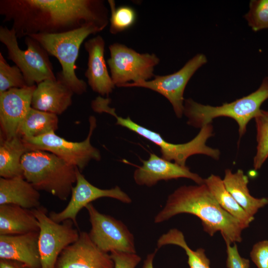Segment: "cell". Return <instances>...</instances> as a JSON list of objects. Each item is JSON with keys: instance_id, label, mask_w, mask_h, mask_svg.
I'll return each mask as SVG.
<instances>
[{"instance_id": "10", "label": "cell", "mask_w": 268, "mask_h": 268, "mask_svg": "<svg viewBox=\"0 0 268 268\" xmlns=\"http://www.w3.org/2000/svg\"><path fill=\"white\" fill-rule=\"evenodd\" d=\"M39 224V251L41 268H55L62 252L78 238L80 232L73 222L67 219L61 223L52 220L46 207L31 209Z\"/></svg>"}, {"instance_id": "8", "label": "cell", "mask_w": 268, "mask_h": 268, "mask_svg": "<svg viewBox=\"0 0 268 268\" xmlns=\"http://www.w3.org/2000/svg\"><path fill=\"white\" fill-rule=\"evenodd\" d=\"M89 123L87 136L80 142L68 141L57 135L55 132L21 139L28 151L39 150L51 152L81 171L92 160L100 161L101 158L99 150L91 144L90 141L97 126L94 116L89 117Z\"/></svg>"}, {"instance_id": "25", "label": "cell", "mask_w": 268, "mask_h": 268, "mask_svg": "<svg viewBox=\"0 0 268 268\" xmlns=\"http://www.w3.org/2000/svg\"><path fill=\"white\" fill-rule=\"evenodd\" d=\"M58 124V115L31 107L19 126L17 135L21 138L42 136L55 132Z\"/></svg>"}, {"instance_id": "27", "label": "cell", "mask_w": 268, "mask_h": 268, "mask_svg": "<svg viewBox=\"0 0 268 268\" xmlns=\"http://www.w3.org/2000/svg\"><path fill=\"white\" fill-rule=\"evenodd\" d=\"M111 15L109 32L117 34L132 27L136 22L137 15L134 8L128 5L116 7L115 0H108Z\"/></svg>"}, {"instance_id": "13", "label": "cell", "mask_w": 268, "mask_h": 268, "mask_svg": "<svg viewBox=\"0 0 268 268\" xmlns=\"http://www.w3.org/2000/svg\"><path fill=\"white\" fill-rule=\"evenodd\" d=\"M106 197L125 203L132 202L131 198L119 186L110 189H100L89 182L78 169L75 185L72 189L70 199L67 205L60 212L51 211L49 215L58 223L67 219L71 220L75 226L78 227L76 217L79 212L93 201Z\"/></svg>"}, {"instance_id": "26", "label": "cell", "mask_w": 268, "mask_h": 268, "mask_svg": "<svg viewBox=\"0 0 268 268\" xmlns=\"http://www.w3.org/2000/svg\"><path fill=\"white\" fill-rule=\"evenodd\" d=\"M167 245H175L182 248L188 256L190 268H211L210 261L205 254V250L199 248L195 251L188 245L182 232L176 228L170 229L157 240V246L160 248Z\"/></svg>"}, {"instance_id": "1", "label": "cell", "mask_w": 268, "mask_h": 268, "mask_svg": "<svg viewBox=\"0 0 268 268\" xmlns=\"http://www.w3.org/2000/svg\"><path fill=\"white\" fill-rule=\"evenodd\" d=\"M3 22H11L18 39L59 34L89 23L104 30L109 23L103 0H0Z\"/></svg>"}, {"instance_id": "18", "label": "cell", "mask_w": 268, "mask_h": 268, "mask_svg": "<svg viewBox=\"0 0 268 268\" xmlns=\"http://www.w3.org/2000/svg\"><path fill=\"white\" fill-rule=\"evenodd\" d=\"M39 232L0 235V259L16 261L29 268H41Z\"/></svg>"}, {"instance_id": "16", "label": "cell", "mask_w": 268, "mask_h": 268, "mask_svg": "<svg viewBox=\"0 0 268 268\" xmlns=\"http://www.w3.org/2000/svg\"><path fill=\"white\" fill-rule=\"evenodd\" d=\"M142 162V165L137 167L134 173V179L138 185L151 187L161 180L181 178L191 179L199 185L204 183V179L192 172L186 166L173 163L154 153H151L148 159Z\"/></svg>"}, {"instance_id": "20", "label": "cell", "mask_w": 268, "mask_h": 268, "mask_svg": "<svg viewBox=\"0 0 268 268\" xmlns=\"http://www.w3.org/2000/svg\"><path fill=\"white\" fill-rule=\"evenodd\" d=\"M39 191L24 177L0 178V205L14 204L32 209L41 206Z\"/></svg>"}, {"instance_id": "30", "label": "cell", "mask_w": 268, "mask_h": 268, "mask_svg": "<svg viewBox=\"0 0 268 268\" xmlns=\"http://www.w3.org/2000/svg\"><path fill=\"white\" fill-rule=\"evenodd\" d=\"M244 17L255 32L268 29V0H251Z\"/></svg>"}, {"instance_id": "6", "label": "cell", "mask_w": 268, "mask_h": 268, "mask_svg": "<svg viewBox=\"0 0 268 268\" xmlns=\"http://www.w3.org/2000/svg\"><path fill=\"white\" fill-rule=\"evenodd\" d=\"M268 99V77H265L259 88L247 96L221 106H212L199 103L191 98L185 99L184 114L187 124L201 128L211 124L213 119L226 117L234 119L239 126L240 138L246 132L249 122L260 111L262 104Z\"/></svg>"}, {"instance_id": "23", "label": "cell", "mask_w": 268, "mask_h": 268, "mask_svg": "<svg viewBox=\"0 0 268 268\" xmlns=\"http://www.w3.org/2000/svg\"><path fill=\"white\" fill-rule=\"evenodd\" d=\"M28 151H29L21 138L19 136L8 139L0 137V177H24L21 159L24 154Z\"/></svg>"}, {"instance_id": "21", "label": "cell", "mask_w": 268, "mask_h": 268, "mask_svg": "<svg viewBox=\"0 0 268 268\" xmlns=\"http://www.w3.org/2000/svg\"><path fill=\"white\" fill-rule=\"evenodd\" d=\"M39 231V222L31 209L14 204L0 205V235Z\"/></svg>"}, {"instance_id": "7", "label": "cell", "mask_w": 268, "mask_h": 268, "mask_svg": "<svg viewBox=\"0 0 268 268\" xmlns=\"http://www.w3.org/2000/svg\"><path fill=\"white\" fill-rule=\"evenodd\" d=\"M15 30L0 26V41L6 48L7 59L21 70L28 86L38 84L48 79L56 80L49 54L36 39L27 36L24 38L27 49L20 48Z\"/></svg>"}, {"instance_id": "15", "label": "cell", "mask_w": 268, "mask_h": 268, "mask_svg": "<svg viewBox=\"0 0 268 268\" xmlns=\"http://www.w3.org/2000/svg\"><path fill=\"white\" fill-rule=\"evenodd\" d=\"M36 86L13 88L0 93L1 137L8 139L18 136L19 126L31 107Z\"/></svg>"}, {"instance_id": "33", "label": "cell", "mask_w": 268, "mask_h": 268, "mask_svg": "<svg viewBox=\"0 0 268 268\" xmlns=\"http://www.w3.org/2000/svg\"><path fill=\"white\" fill-rule=\"evenodd\" d=\"M115 264V268H135L141 261V258L136 253L119 251L110 253Z\"/></svg>"}, {"instance_id": "4", "label": "cell", "mask_w": 268, "mask_h": 268, "mask_svg": "<svg viewBox=\"0 0 268 268\" xmlns=\"http://www.w3.org/2000/svg\"><path fill=\"white\" fill-rule=\"evenodd\" d=\"M23 176L37 190L67 201L76 183L78 168L51 152L31 150L21 159Z\"/></svg>"}, {"instance_id": "17", "label": "cell", "mask_w": 268, "mask_h": 268, "mask_svg": "<svg viewBox=\"0 0 268 268\" xmlns=\"http://www.w3.org/2000/svg\"><path fill=\"white\" fill-rule=\"evenodd\" d=\"M84 47L88 56L87 68L84 73L88 84L93 91L107 97L116 86L104 58L105 40L101 36L97 35L85 41Z\"/></svg>"}, {"instance_id": "19", "label": "cell", "mask_w": 268, "mask_h": 268, "mask_svg": "<svg viewBox=\"0 0 268 268\" xmlns=\"http://www.w3.org/2000/svg\"><path fill=\"white\" fill-rule=\"evenodd\" d=\"M37 85L32 95V108L58 115L71 105L73 92L57 79L46 80Z\"/></svg>"}, {"instance_id": "5", "label": "cell", "mask_w": 268, "mask_h": 268, "mask_svg": "<svg viewBox=\"0 0 268 268\" xmlns=\"http://www.w3.org/2000/svg\"><path fill=\"white\" fill-rule=\"evenodd\" d=\"M102 30L97 25L89 23L67 32L38 34L29 36L38 41L49 55L59 61L62 70L57 73V79L68 87L74 94L81 95L86 92L87 86L84 80L78 78L75 71L80 47L90 35Z\"/></svg>"}, {"instance_id": "34", "label": "cell", "mask_w": 268, "mask_h": 268, "mask_svg": "<svg viewBox=\"0 0 268 268\" xmlns=\"http://www.w3.org/2000/svg\"><path fill=\"white\" fill-rule=\"evenodd\" d=\"M0 268H29L20 262L6 259H0Z\"/></svg>"}, {"instance_id": "2", "label": "cell", "mask_w": 268, "mask_h": 268, "mask_svg": "<svg viewBox=\"0 0 268 268\" xmlns=\"http://www.w3.org/2000/svg\"><path fill=\"white\" fill-rule=\"evenodd\" d=\"M182 213L199 218L203 230L210 236L219 231L225 242L232 244L242 241L244 228L221 207L204 183L184 185L175 190L154 217V222L161 223Z\"/></svg>"}, {"instance_id": "28", "label": "cell", "mask_w": 268, "mask_h": 268, "mask_svg": "<svg viewBox=\"0 0 268 268\" xmlns=\"http://www.w3.org/2000/svg\"><path fill=\"white\" fill-rule=\"evenodd\" d=\"M254 119L257 146L253 166L255 170H258L268 158V111L261 109Z\"/></svg>"}, {"instance_id": "24", "label": "cell", "mask_w": 268, "mask_h": 268, "mask_svg": "<svg viewBox=\"0 0 268 268\" xmlns=\"http://www.w3.org/2000/svg\"><path fill=\"white\" fill-rule=\"evenodd\" d=\"M204 184L222 208L237 219L244 229L249 226L254 217L249 215L238 203L226 189L219 176L211 174L204 179Z\"/></svg>"}, {"instance_id": "35", "label": "cell", "mask_w": 268, "mask_h": 268, "mask_svg": "<svg viewBox=\"0 0 268 268\" xmlns=\"http://www.w3.org/2000/svg\"><path fill=\"white\" fill-rule=\"evenodd\" d=\"M156 251L157 250H156L153 253L147 255L145 260L144 261L142 268H154L153 260Z\"/></svg>"}, {"instance_id": "31", "label": "cell", "mask_w": 268, "mask_h": 268, "mask_svg": "<svg viewBox=\"0 0 268 268\" xmlns=\"http://www.w3.org/2000/svg\"><path fill=\"white\" fill-rule=\"evenodd\" d=\"M250 256L257 268H268V240L255 243L250 252Z\"/></svg>"}, {"instance_id": "3", "label": "cell", "mask_w": 268, "mask_h": 268, "mask_svg": "<svg viewBox=\"0 0 268 268\" xmlns=\"http://www.w3.org/2000/svg\"><path fill=\"white\" fill-rule=\"evenodd\" d=\"M111 101L108 97L98 96L91 102V106L95 112L113 116L116 119V125L127 128L158 146L163 158L174 161L183 166H186L187 159L195 154H204L215 160L219 159L220 153L219 149L206 144L207 139L213 135L211 124L201 128L198 134L191 140L185 143H172L166 141L160 134L134 122L129 117L125 118L117 115L115 109L109 106Z\"/></svg>"}, {"instance_id": "11", "label": "cell", "mask_w": 268, "mask_h": 268, "mask_svg": "<svg viewBox=\"0 0 268 268\" xmlns=\"http://www.w3.org/2000/svg\"><path fill=\"white\" fill-rule=\"evenodd\" d=\"M85 208L91 225L88 235L100 250L136 253L134 235L122 221L100 212L92 203Z\"/></svg>"}, {"instance_id": "29", "label": "cell", "mask_w": 268, "mask_h": 268, "mask_svg": "<svg viewBox=\"0 0 268 268\" xmlns=\"http://www.w3.org/2000/svg\"><path fill=\"white\" fill-rule=\"evenodd\" d=\"M28 86L20 69L10 66L0 53V93L9 89Z\"/></svg>"}, {"instance_id": "12", "label": "cell", "mask_w": 268, "mask_h": 268, "mask_svg": "<svg viewBox=\"0 0 268 268\" xmlns=\"http://www.w3.org/2000/svg\"><path fill=\"white\" fill-rule=\"evenodd\" d=\"M206 62L204 54H198L175 72L165 75H155L152 80L128 83L121 87H142L159 93L168 99L177 118H181L184 114L183 95L186 86L196 71Z\"/></svg>"}, {"instance_id": "32", "label": "cell", "mask_w": 268, "mask_h": 268, "mask_svg": "<svg viewBox=\"0 0 268 268\" xmlns=\"http://www.w3.org/2000/svg\"><path fill=\"white\" fill-rule=\"evenodd\" d=\"M226 245L227 268H250V262L249 259L242 257L238 251L236 243L233 246L229 242H225Z\"/></svg>"}, {"instance_id": "9", "label": "cell", "mask_w": 268, "mask_h": 268, "mask_svg": "<svg viewBox=\"0 0 268 268\" xmlns=\"http://www.w3.org/2000/svg\"><path fill=\"white\" fill-rule=\"evenodd\" d=\"M109 50L110 57L107 63L116 86L140 83L154 77V68L160 62L155 54H141L119 43L109 45Z\"/></svg>"}, {"instance_id": "14", "label": "cell", "mask_w": 268, "mask_h": 268, "mask_svg": "<svg viewBox=\"0 0 268 268\" xmlns=\"http://www.w3.org/2000/svg\"><path fill=\"white\" fill-rule=\"evenodd\" d=\"M55 268H115V264L110 254L100 250L88 233L82 231L62 252Z\"/></svg>"}, {"instance_id": "22", "label": "cell", "mask_w": 268, "mask_h": 268, "mask_svg": "<svg viewBox=\"0 0 268 268\" xmlns=\"http://www.w3.org/2000/svg\"><path fill=\"white\" fill-rule=\"evenodd\" d=\"M222 180L227 191L251 216L254 217L260 208L268 204V198H257L251 196L248 188V178L243 170L238 169L232 173L231 170L226 169Z\"/></svg>"}]
</instances>
